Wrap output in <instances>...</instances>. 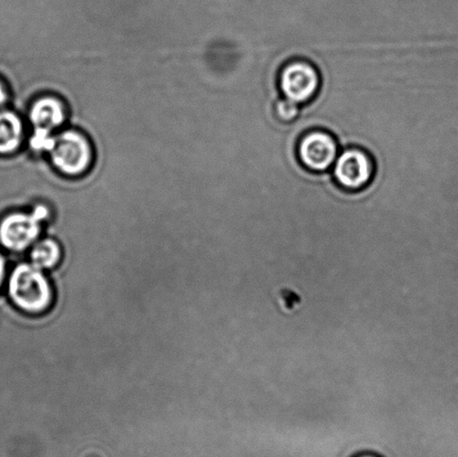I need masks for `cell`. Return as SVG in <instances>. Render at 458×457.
<instances>
[{"mask_svg": "<svg viewBox=\"0 0 458 457\" xmlns=\"http://www.w3.org/2000/svg\"><path fill=\"white\" fill-rule=\"evenodd\" d=\"M30 119L35 129L52 130L60 128L65 121V107L56 97L39 98L31 106Z\"/></svg>", "mask_w": 458, "mask_h": 457, "instance_id": "52a82bcc", "label": "cell"}, {"mask_svg": "<svg viewBox=\"0 0 458 457\" xmlns=\"http://www.w3.org/2000/svg\"><path fill=\"white\" fill-rule=\"evenodd\" d=\"M62 257L60 245L53 240H44L35 246L30 254L33 266L39 270L53 268L60 261Z\"/></svg>", "mask_w": 458, "mask_h": 457, "instance_id": "9c48e42d", "label": "cell"}, {"mask_svg": "<svg viewBox=\"0 0 458 457\" xmlns=\"http://www.w3.org/2000/svg\"><path fill=\"white\" fill-rule=\"evenodd\" d=\"M55 142V137H53L47 130L35 129L33 137L30 138V147L36 151H51Z\"/></svg>", "mask_w": 458, "mask_h": 457, "instance_id": "8fae6325", "label": "cell"}, {"mask_svg": "<svg viewBox=\"0 0 458 457\" xmlns=\"http://www.w3.org/2000/svg\"><path fill=\"white\" fill-rule=\"evenodd\" d=\"M51 154L53 165L66 176L87 173L93 160L92 147L82 133L67 130L55 138Z\"/></svg>", "mask_w": 458, "mask_h": 457, "instance_id": "7a4b0ae2", "label": "cell"}, {"mask_svg": "<svg viewBox=\"0 0 458 457\" xmlns=\"http://www.w3.org/2000/svg\"><path fill=\"white\" fill-rule=\"evenodd\" d=\"M22 124L13 112H0V154H12L21 146Z\"/></svg>", "mask_w": 458, "mask_h": 457, "instance_id": "ba28073f", "label": "cell"}, {"mask_svg": "<svg viewBox=\"0 0 458 457\" xmlns=\"http://www.w3.org/2000/svg\"><path fill=\"white\" fill-rule=\"evenodd\" d=\"M7 101V93L4 91L3 85L0 84V106H3Z\"/></svg>", "mask_w": 458, "mask_h": 457, "instance_id": "4fadbf2b", "label": "cell"}, {"mask_svg": "<svg viewBox=\"0 0 458 457\" xmlns=\"http://www.w3.org/2000/svg\"><path fill=\"white\" fill-rule=\"evenodd\" d=\"M49 216V210L38 206L31 214H13L0 224V241L8 250H24L34 243L40 233V223Z\"/></svg>", "mask_w": 458, "mask_h": 457, "instance_id": "8992f818", "label": "cell"}, {"mask_svg": "<svg viewBox=\"0 0 458 457\" xmlns=\"http://www.w3.org/2000/svg\"><path fill=\"white\" fill-rule=\"evenodd\" d=\"M332 168L339 187L352 192L365 190L375 176L374 159L360 148H348L341 152Z\"/></svg>", "mask_w": 458, "mask_h": 457, "instance_id": "277c9868", "label": "cell"}, {"mask_svg": "<svg viewBox=\"0 0 458 457\" xmlns=\"http://www.w3.org/2000/svg\"><path fill=\"white\" fill-rule=\"evenodd\" d=\"M9 293L21 310L35 315L47 310L53 300L48 280L33 264H21L13 270L9 281Z\"/></svg>", "mask_w": 458, "mask_h": 457, "instance_id": "6da1fadb", "label": "cell"}, {"mask_svg": "<svg viewBox=\"0 0 458 457\" xmlns=\"http://www.w3.org/2000/svg\"><path fill=\"white\" fill-rule=\"evenodd\" d=\"M353 457H383L379 453H377L376 451H370V452H362L361 454H356Z\"/></svg>", "mask_w": 458, "mask_h": 457, "instance_id": "7c38bea8", "label": "cell"}, {"mask_svg": "<svg viewBox=\"0 0 458 457\" xmlns=\"http://www.w3.org/2000/svg\"><path fill=\"white\" fill-rule=\"evenodd\" d=\"M4 275V261L2 255H0V285H2Z\"/></svg>", "mask_w": 458, "mask_h": 457, "instance_id": "5bb4252c", "label": "cell"}, {"mask_svg": "<svg viewBox=\"0 0 458 457\" xmlns=\"http://www.w3.org/2000/svg\"><path fill=\"white\" fill-rule=\"evenodd\" d=\"M338 156V141L326 130H311L298 143L300 163L312 173H325L334 167Z\"/></svg>", "mask_w": 458, "mask_h": 457, "instance_id": "5b68a950", "label": "cell"}, {"mask_svg": "<svg viewBox=\"0 0 458 457\" xmlns=\"http://www.w3.org/2000/svg\"><path fill=\"white\" fill-rule=\"evenodd\" d=\"M278 87L287 100L296 105H307L318 96L321 76L311 62L298 58L282 67L278 75Z\"/></svg>", "mask_w": 458, "mask_h": 457, "instance_id": "3957f363", "label": "cell"}, {"mask_svg": "<svg viewBox=\"0 0 458 457\" xmlns=\"http://www.w3.org/2000/svg\"><path fill=\"white\" fill-rule=\"evenodd\" d=\"M274 112H276V116L281 121V123H291L298 119L300 114V106L284 97L276 102V107H274Z\"/></svg>", "mask_w": 458, "mask_h": 457, "instance_id": "30bf717a", "label": "cell"}]
</instances>
